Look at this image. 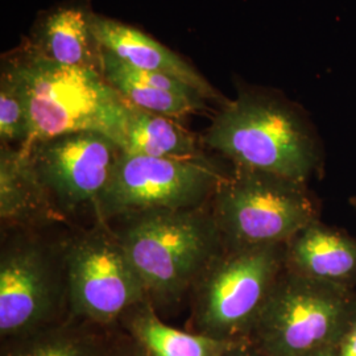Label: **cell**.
Returning a JSON list of instances; mask_svg holds the SVG:
<instances>
[{
    "instance_id": "cell-20",
    "label": "cell",
    "mask_w": 356,
    "mask_h": 356,
    "mask_svg": "<svg viewBox=\"0 0 356 356\" xmlns=\"http://www.w3.org/2000/svg\"><path fill=\"white\" fill-rule=\"evenodd\" d=\"M114 329L111 331L106 356H149L139 344L136 343L134 339H131L124 331L122 329L120 330H114Z\"/></svg>"
},
{
    "instance_id": "cell-15",
    "label": "cell",
    "mask_w": 356,
    "mask_h": 356,
    "mask_svg": "<svg viewBox=\"0 0 356 356\" xmlns=\"http://www.w3.org/2000/svg\"><path fill=\"white\" fill-rule=\"evenodd\" d=\"M118 326L149 356H223L236 343L175 329L160 319L149 301L131 307Z\"/></svg>"
},
{
    "instance_id": "cell-3",
    "label": "cell",
    "mask_w": 356,
    "mask_h": 356,
    "mask_svg": "<svg viewBox=\"0 0 356 356\" xmlns=\"http://www.w3.org/2000/svg\"><path fill=\"white\" fill-rule=\"evenodd\" d=\"M8 63L28 111L29 139L22 148L85 131L103 134L119 145L129 103L99 69L64 66L26 48Z\"/></svg>"
},
{
    "instance_id": "cell-17",
    "label": "cell",
    "mask_w": 356,
    "mask_h": 356,
    "mask_svg": "<svg viewBox=\"0 0 356 356\" xmlns=\"http://www.w3.org/2000/svg\"><path fill=\"white\" fill-rule=\"evenodd\" d=\"M113 329L69 317L29 335L1 341L0 356H106Z\"/></svg>"
},
{
    "instance_id": "cell-9",
    "label": "cell",
    "mask_w": 356,
    "mask_h": 356,
    "mask_svg": "<svg viewBox=\"0 0 356 356\" xmlns=\"http://www.w3.org/2000/svg\"><path fill=\"white\" fill-rule=\"evenodd\" d=\"M227 173L209 156L172 159L122 152L95 206V222L110 223L147 211L202 207L209 204Z\"/></svg>"
},
{
    "instance_id": "cell-4",
    "label": "cell",
    "mask_w": 356,
    "mask_h": 356,
    "mask_svg": "<svg viewBox=\"0 0 356 356\" xmlns=\"http://www.w3.org/2000/svg\"><path fill=\"white\" fill-rule=\"evenodd\" d=\"M355 314L354 288L312 280L285 267L248 342L264 356L338 348Z\"/></svg>"
},
{
    "instance_id": "cell-16",
    "label": "cell",
    "mask_w": 356,
    "mask_h": 356,
    "mask_svg": "<svg viewBox=\"0 0 356 356\" xmlns=\"http://www.w3.org/2000/svg\"><path fill=\"white\" fill-rule=\"evenodd\" d=\"M119 147L128 154L148 157L197 159L206 156L195 135L182 127L177 119L154 114L131 103Z\"/></svg>"
},
{
    "instance_id": "cell-13",
    "label": "cell",
    "mask_w": 356,
    "mask_h": 356,
    "mask_svg": "<svg viewBox=\"0 0 356 356\" xmlns=\"http://www.w3.org/2000/svg\"><path fill=\"white\" fill-rule=\"evenodd\" d=\"M0 220L6 229H41L64 222L20 148L0 149Z\"/></svg>"
},
{
    "instance_id": "cell-12",
    "label": "cell",
    "mask_w": 356,
    "mask_h": 356,
    "mask_svg": "<svg viewBox=\"0 0 356 356\" xmlns=\"http://www.w3.org/2000/svg\"><path fill=\"white\" fill-rule=\"evenodd\" d=\"M285 267L312 280L354 288L356 239L317 219L286 243Z\"/></svg>"
},
{
    "instance_id": "cell-22",
    "label": "cell",
    "mask_w": 356,
    "mask_h": 356,
    "mask_svg": "<svg viewBox=\"0 0 356 356\" xmlns=\"http://www.w3.org/2000/svg\"><path fill=\"white\" fill-rule=\"evenodd\" d=\"M223 356H264L259 353L248 341H241L234 344Z\"/></svg>"
},
{
    "instance_id": "cell-11",
    "label": "cell",
    "mask_w": 356,
    "mask_h": 356,
    "mask_svg": "<svg viewBox=\"0 0 356 356\" xmlns=\"http://www.w3.org/2000/svg\"><path fill=\"white\" fill-rule=\"evenodd\" d=\"M91 29L101 49L111 51L128 65L173 76L200 92L206 101H223L189 63L139 29L95 13H91Z\"/></svg>"
},
{
    "instance_id": "cell-18",
    "label": "cell",
    "mask_w": 356,
    "mask_h": 356,
    "mask_svg": "<svg viewBox=\"0 0 356 356\" xmlns=\"http://www.w3.org/2000/svg\"><path fill=\"white\" fill-rule=\"evenodd\" d=\"M101 72L106 81L128 103L154 114L178 119L181 116L198 113L206 107V99L204 98L156 89L131 78L122 70L116 56L111 51L102 49Z\"/></svg>"
},
{
    "instance_id": "cell-14",
    "label": "cell",
    "mask_w": 356,
    "mask_h": 356,
    "mask_svg": "<svg viewBox=\"0 0 356 356\" xmlns=\"http://www.w3.org/2000/svg\"><path fill=\"white\" fill-rule=\"evenodd\" d=\"M26 49L64 66L101 70L102 49L91 29V13L81 7L58 8L47 15Z\"/></svg>"
},
{
    "instance_id": "cell-19",
    "label": "cell",
    "mask_w": 356,
    "mask_h": 356,
    "mask_svg": "<svg viewBox=\"0 0 356 356\" xmlns=\"http://www.w3.org/2000/svg\"><path fill=\"white\" fill-rule=\"evenodd\" d=\"M29 139V122L24 95L10 63H4L0 78V140L1 147L22 148Z\"/></svg>"
},
{
    "instance_id": "cell-7",
    "label": "cell",
    "mask_w": 356,
    "mask_h": 356,
    "mask_svg": "<svg viewBox=\"0 0 356 356\" xmlns=\"http://www.w3.org/2000/svg\"><path fill=\"white\" fill-rule=\"evenodd\" d=\"M38 229H6L0 252V338L8 341L70 317L64 242Z\"/></svg>"
},
{
    "instance_id": "cell-8",
    "label": "cell",
    "mask_w": 356,
    "mask_h": 356,
    "mask_svg": "<svg viewBox=\"0 0 356 356\" xmlns=\"http://www.w3.org/2000/svg\"><path fill=\"white\" fill-rule=\"evenodd\" d=\"M64 252L70 317L113 329L131 307L149 301L110 225L95 222L66 236Z\"/></svg>"
},
{
    "instance_id": "cell-2",
    "label": "cell",
    "mask_w": 356,
    "mask_h": 356,
    "mask_svg": "<svg viewBox=\"0 0 356 356\" xmlns=\"http://www.w3.org/2000/svg\"><path fill=\"white\" fill-rule=\"evenodd\" d=\"M107 225L127 252L156 310L178 304L226 251L210 204L147 211Z\"/></svg>"
},
{
    "instance_id": "cell-1",
    "label": "cell",
    "mask_w": 356,
    "mask_h": 356,
    "mask_svg": "<svg viewBox=\"0 0 356 356\" xmlns=\"http://www.w3.org/2000/svg\"><path fill=\"white\" fill-rule=\"evenodd\" d=\"M202 143L232 166L300 182L321 163L318 138L302 110L263 90H242L223 103Z\"/></svg>"
},
{
    "instance_id": "cell-6",
    "label": "cell",
    "mask_w": 356,
    "mask_h": 356,
    "mask_svg": "<svg viewBox=\"0 0 356 356\" xmlns=\"http://www.w3.org/2000/svg\"><path fill=\"white\" fill-rule=\"evenodd\" d=\"M286 244L225 251L191 291L193 331L226 341H248L285 269Z\"/></svg>"
},
{
    "instance_id": "cell-23",
    "label": "cell",
    "mask_w": 356,
    "mask_h": 356,
    "mask_svg": "<svg viewBox=\"0 0 356 356\" xmlns=\"http://www.w3.org/2000/svg\"><path fill=\"white\" fill-rule=\"evenodd\" d=\"M307 356H339L338 348H326V350H321L317 353H313Z\"/></svg>"
},
{
    "instance_id": "cell-21",
    "label": "cell",
    "mask_w": 356,
    "mask_h": 356,
    "mask_svg": "<svg viewBox=\"0 0 356 356\" xmlns=\"http://www.w3.org/2000/svg\"><path fill=\"white\" fill-rule=\"evenodd\" d=\"M339 356H356V314L338 347Z\"/></svg>"
},
{
    "instance_id": "cell-10",
    "label": "cell",
    "mask_w": 356,
    "mask_h": 356,
    "mask_svg": "<svg viewBox=\"0 0 356 356\" xmlns=\"http://www.w3.org/2000/svg\"><path fill=\"white\" fill-rule=\"evenodd\" d=\"M20 149L26 153L53 209L64 222L83 210L94 214L123 152L108 136L91 131L66 134Z\"/></svg>"
},
{
    "instance_id": "cell-5",
    "label": "cell",
    "mask_w": 356,
    "mask_h": 356,
    "mask_svg": "<svg viewBox=\"0 0 356 356\" xmlns=\"http://www.w3.org/2000/svg\"><path fill=\"white\" fill-rule=\"evenodd\" d=\"M209 204L226 251L286 244L318 219L306 182L238 166L220 181Z\"/></svg>"
}]
</instances>
